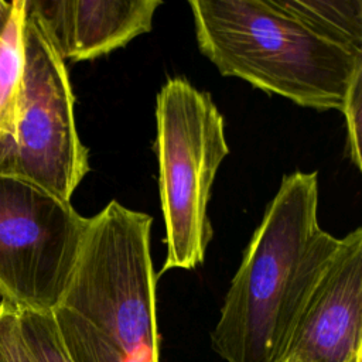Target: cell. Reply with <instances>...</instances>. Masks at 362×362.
<instances>
[{
    "label": "cell",
    "instance_id": "obj_11",
    "mask_svg": "<svg viewBox=\"0 0 362 362\" xmlns=\"http://www.w3.org/2000/svg\"><path fill=\"white\" fill-rule=\"evenodd\" d=\"M18 325L33 362H72L61 341L52 313L18 310Z\"/></svg>",
    "mask_w": 362,
    "mask_h": 362
},
{
    "label": "cell",
    "instance_id": "obj_9",
    "mask_svg": "<svg viewBox=\"0 0 362 362\" xmlns=\"http://www.w3.org/2000/svg\"><path fill=\"white\" fill-rule=\"evenodd\" d=\"M320 37L362 55L361 0H279Z\"/></svg>",
    "mask_w": 362,
    "mask_h": 362
},
{
    "label": "cell",
    "instance_id": "obj_8",
    "mask_svg": "<svg viewBox=\"0 0 362 362\" xmlns=\"http://www.w3.org/2000/svg\"><path fill=\"white\" fill-rule=\"evenodd\" d=\"M66 62L89 61L148 33L160 0H30Z\"/></svg>",
    "mask_w": 362,
    "mask_h": 362
},
{
    "label": "cell",
    "instance_id": "obj_7",
    "mask_svg": "<svg viewBox=\"0 0 362 362\" xmlns=\"http://www.w3.org/2000/svg\"><path fill=\"white\" fill-rule=\"evenodd\" d=\"M286 356L301 362L362 358V228L341 238L297 321Z\"/></svg>",
    "mask_w": 362,
    "mask_h": 362
},
{
    "label": "cell",
    "instance_id": "obj_3",
    "mask_svg": "<svg viewBox=\"0 0 362 362\" xmlns=\"http://www.w3.org/2000/svg\"><path fill=\"white\" fill-rule=\"evenodd\" d=\"M199 51L235 76L303 107L339 110L356 55L310 30L279 0H191Z\"/></svg>",
    "mask_w": 362,
    "mask_h": 362
},
{
    "label": "cell",
    "instance_id": "obj_12",
    "mask_svg": "<svg viewBox=\"0 0 362 362\" xmlns=\"http://www.w3.org/2000/svg\"><path fill=\"white\" fill-rule=\"evenodd\" d=\"M341 112L345 116L346 123V151L351 163L361 170L362 154V68L356 71L354 79L348 88L344 106Z\"/></svg>",
    "mask_w": 362,
    "mask_h": 362
},
{
    "label": "cell",
    "instance_id": "obj_2",
    "mask_svg": "<svg viewBox=\"0 0 362 362\" xmlns=\"http://www.w3.org/2000/svg\"><path fill=\"white\" fill-rule=\"evenodd\" d=\"M148 214L112 199L89 218L68 288L52 310L72 362H160Z\"/></svg>",
    "mask_w": 362,
    "mask_h": 362
},
{
    "label": "cell",
    "instance_id": "obj_1",
    "mask_svg": "<svg viewBox=\"0 0 362 362\" xmlns=\"http://www.w3.org/2000/svg\"><path fill=\"white\" fill-rule=\"evenodd\" d=\"M341 238L318 222V173L284 175L245 249L212 331L226 362H280Z\"/></svg>",
    "mask_w": 362,
    "mask_h": 362
},
{
    "label": "cell",
    "instance_id": "obj_10",
    "mask_svg": "<svg viewBox=\"0 0 362 362\" xmlns=\"http://www.w3.org/2000/svg\"><path fill=\"white\" fill-rule=\"evenodd\" d=\"M27 0H14L0 35V143L11 139L24 72V20Z\"/></svg>",
    "mask_w": 362,
    "mask_h": 362
},
{
    "label": "cell",
    "instance_id": "obj_14",
    "mask_svg": "<svg viewBox=\"0 0 362 362\" xmlns=\"http://www.w3.org/2000/svg\"><path fill=\"white\" fill-rule=\"evenodd\" d=\"M13 3H14V0H11V1L0 0V35L10 20V16L13 11Z\"/></svg>",
    "mask_w": 362,
    "mask_h": 362
},
{
    "label": "cell",
    "instance_id": "obj_5",
    "mask_svg": "<svg viewBox=\"0 0 362 362\" xmlns=\"http://www.w3.org/2000/svg\"><path fill=\"white\" fill-rule=\"evenodd\" d=\"M74 92L65 61L27 0L24 72L16 129L0 143V174L18 177L71 202L89 173V153L75 123Z\"/></svg>",
    "mask_w": 362,
    "mask_h": 362
},
{
    "label": "cell",
    "instance_id": "obj_6",
    "mask_svg": "<svg viewBox=\"0 0 362 362\" xmlns=\"http://www.w3.org/2000/svg\"><path fill=\"white\" fill-rule=\"evenodd\" d=\"M88 221L71 202L0 174V300L52 313L74 274Z\"/></svg>",
    "mask_w": 362,
    "mask_h": 362
},
{
    "label": "cell",
    "instance_id": "obj_15",
    "mask_svg": "<svg viewBox=\"0 0 362 362\" xmlns=\"http://www.w3.org/2000/svg\"><path fill=\"white\" fill-rule=\"evenodd\" d=\"M280 362H301L300 359H297V358H294V356H286L283 361H280ZM351 362H362V358H358V359H355V361H351Z\"/></svg>",
    "mask_w": 362,
    "mask_h": 362
},
{
    "label": "cell",
    "instance_id": "obj_4",
    "mask_svg": "<svg viewBox=\"0 0 362 362\" xmlns=\"http://www.w3.org/2000/svg\"><path fill=\"white\" fill-rule=\"evenodd\" d=\"M154 150L167 245L161 273L194 270L204 263L214 233L208 202L229 154L223 117L208 92L185 78H171L161 86Z\"/></svg>",
    "mask_w": 362,
    "mask_h": 362
},
{
    "label": "cell",
    "instance_id": "obj_13",
    "mask_svg": "<svg viewBox=\"0 0 362 362\" xmlns=\"http://www.w3.org/2000/svg\"><path fill=\"white\" fill-rule=\"evenodd\" d=\"M0 362H33L21 337L17 308L0 300Z\"/></svg>",
    "mask_w": 362,
    "mask_h": 362
}]
</instances>
